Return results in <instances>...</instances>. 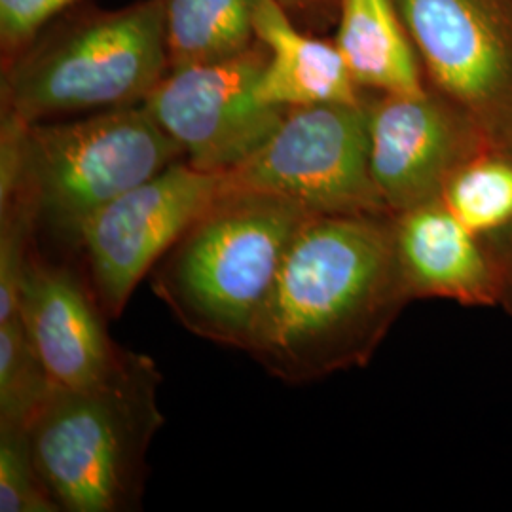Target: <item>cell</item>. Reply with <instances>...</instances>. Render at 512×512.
I'll use <instances>...</instances> for the list:
<instances>
[{
    "label": "cell",
    "mask_w": 512,
    "mask_h": 512,
    "mask_svg": "<svg viewBox=\"0 0 512 512\" xmlns=\"http://www.w3.org/2000/svg\"><path fill=\"white\" fill-rule=\"evenodd\" d=\"M412 300L393 215H311L294 236L245 351L287 384L361 368Z\"/></svg>",
    "instance_id": "obj_1"
},
{
    "label": "cell",
    "mask_w": 512,
    "mask_h": 512,
    "mask_svg": "<svg viewBox=\"0 0 512 512\" xmlns=\"http://www.w3.org/2000/svg\"><path fill=\"white\" fill-rule=\"evenodd\" d=\"M310 217L277 196L224 190L156 264L152 291L184 329L245 351L294 236Z\"/></svg>",
    "instance_id": "obj_2"
},
{
    "label": "cell",
    "mask_w": 512,
    "mask_h": 512,
    "mask_svg": "<svg viewBox=\"0 0 512 512\" xmlns=\"http://www.w3.org/2000/svg\"><path fill=\"white\" fill-rule=\"evenodd\" d=\"M160 382L150 357L126 351L101 384L55 387L29 437L38 469L61 511L139 509L148 446L164 425Z\"/></svg>",
    "instance_id": "obj_3"
},
{
    "label": "cell",
    "mask_w": 512,
    "mask_h": 512,
    "mask_svg": "<svg viewBox=\"0 0 512 512\" xmlns=\"http://www.w3.org/2000/svg\"><path fill=\"white\" fill-rule=\"evenodd\" d=\"M167 71L162 0L69 10L2 67V110L35 124L143 105Z\"/></svg>",
    "instance_id": "obj_4"
},
{
    "label": "cell",
    "mask_w": 512,
    "mask_h": 512,
    "mask_svg": "<svg viewBox=\"0 0 512 512\" xmlns=\"http://www.w3.org/2000/svg\"><path fill=\"white\" fill-rule=\"evenodd\" d=\"M184 160L145 105L99 110L27 128L25 190L38 213L76 243L97 211Z\"/></svg>",
    "instance_id": "obj_5"
},
{
    "label": "cell",
    "mask_w": 512,
    "mask_h": 512,
    "mask_svg": "<svg viewBox=\"0 0 512 512\" xmlns=\"http://www.w3.org/2000/svg\"><path fill=\"white\" fill-rule=\"evenodd\" d=\"M368 150L365 103L289 109L249 160L224 173L226 190L277 196L310 215L389 217Z\"/></svg>",
    "instance_id": "obj_6"
},
{
    "label": "cell",
    "mask_w": 512,
    "mask_h": 512,
    "mask_svg": "<svg viewBox=\"0 0 512 512\" xmlns=\"http://www.w3.org/2000/svg\"><path fill=\"white\" fill-rule=\"evenodd\" d=\"M266 61L268 50L256 42L222 61L169 69L143 105L183 148L188 164L228 173L249 160L287 114L258 95Z\"/></svg>",
    "instance_id": "obj_7"
},
{
    "label": "cell",
    "mask_w": 512,
    "mask_h": 512,
    "mask_svg": "<svg viewBox=\"0 0 512 512\" xmlns=\"http://www.w3.org/2000/svg\"><path fill=\"white\" fill-rule=\"evenodd\" d=\"M224 190V173L179 160L86 220L76 245L88 256L101 310L109 317L126 310L143 277Z\"/></svg>",
    "instance_id": "obj_8"
},
{
    "label": "cell",
    "mask_w": 512,
    "mask_h": 512,
    "mask_svg": "<svg viewBox=\"0 0 512 512\" xmlns=\"http://www.w3.org/2000/svg\"><path fill=\"white\" fill-rule=\"evenodd\" d=\"M435 86L475 124L492 152L512 139V67L478 0H395Z\"/></svg>",
    "instance_id": "obj_9"
},
{
    "label": "cell",
    "mask_w": 512,
    "mask_h": 512,
    "mask_svg": "<svg viewBox=\"0 0 512 512\" xmlns=\"http://www.w3.org/2000/svg\"><path fill=\"white\" fill-rule=\"evenodd\" d=\"M370 173L391 215L440 200L459 167L492 152L475 124L429 93L368 105Z\"/></svg>",
    "instance_id": "obj_10"
},
{
    "label": "cell",
    "mask_w": 512,
    "mask_h": 512,
    "mask_svg": "<svg viewBox=\"0 0 512 512\" xmlns=\"http://www.w3.org/2000/svg\"><path fill=\"white\" fill-rule=\"evenodd\" d=\"M18 317L57 387L101 384L124 359L80 281L37 255L19 291Z\"/></svg>",
    "instance_id": "obj_11"
},
{
    "label": "cell",
    "mask_w": 512,
    "mask_h": 512,
    "mask_svg": "<svg viewBox=\"0 0 512 512\" xmlns=\"http://www.w3.org/2000/svg\"><path fill=\"white\" fill-rule=\"evenodd\" d=\"M399 266L414 300L440 298L465 308H497L488 255L442 200L393 215Z\"/></svg>",
    "instance_id": "obj_12"
},
{
    "label": "cell",
    "mask_w": 512,
    "mask_h": 512,
    "mask_svg": "<svg viewBox=\"0 0 512 512\" xmlns=\"http://www.w3.org/2000/svg\"><path fill=\"white\" fill-rule=\"evenodd\" d=\"M256 38L268 50L258 82L262 101L285 110L363 103L338 46L300 29L277 0H262Z\"/></svg>",
    "instance_id": "obj_13"
},
{
    "label": "cell",
    "mask_w": 512,
    "mask_h": 512,
    "mask_svg": "<svg viewBox=\"0 0 512 512\" xmlns=\"http://www.w3.org/2000/svg\"><path fill=\"white\" fill-rule=\"evenodd\" d=\"M334 44L359 88L382 95L425 92L414 44L395 0H340Z\"/></svg>",
    "instance_id": "obj_14"
},
{
    "label": "cell",
    "mask_w": 512,
    "mask_h": 512,
    "mask_svg": "<svg viewBox=\"0 0 512 512\" xmlns=\"http://www.w3.org/2000/svg\"><path fill=\"white\" fill-rule=\"evenodd\" d=\"M262 0H162L169 69L243 54L256 38Z\"/></svg>",
    "instance_id": "obj_15"
},
{
    "label": "cell",
    "mask_w": 512,
    "mask_h": 512,
    "mask_svg": "<svg viewBox=\"0 0 512 512\" xmlns=\"http://www.w3.org/2000/svg\"><path fill=\"white\" fill-rule=\"evenodd\" d=\"M18 315L0 323V427L29 431L55 391Z\"/></svg>",
    "instance_id": "obj_16"
},
{
    "label": "cell",
    "mask_w": 512,
    "mask_h": 512,
    "mask_svg": "<svg viewBox=\"0 0 512 512\" xmlns=\"http://www.w3.org/2000/svg\"><path fill=\"white\" fill-rule=\"evenodd\" d=\"M440 200L476 236L507 226L512 220V158L495 152L476 156L459 167Z\"/></svg>",
    "instance_id": "obj_17"
},
{
    "label": "cell",
    "mask_w": 512,
    "mask_h": 512,
    "mask_svg": "<svg viewBox=\"0 0 512 512\" xmlns=\"http://www.w3.org/2000/svg\"><path fill=\"white\" fill-rule=\"evenodd\" d=\"M37 228V209L25 188L0 203V323L18 315L19 291L35 255L31 245Z\"/></svg>",
    "instance_id": "obj_18"
},
{
    "label": "cell",
    "mask_w": 512,
    "mask_h": 512,
    "mask_svg": "<svg viewBox=\"0 0 512 512\" xmlns=\"http://www.w3.org/2000/svg\"><path fill=\"white\" fill-rule=\"evenodd\" d=\"M0 511H61L38 469L29 431L0 427Z\"/></svg>",
    "instance_id": "obj_19"
},
{
    "label": "cell",
    "mask_w": 512,
    "mask_h": 512,
    "mask_svg": "<svg viewBox=\"0 0 512 512\" xmlns=\"http://www.w3.org/2000/svg\"><path fill=\"white\" fill-rule=\"evenodd\" d=\"M80 0H0V57L2 67L25 52L38 35L48 29Z\"/></svg>",
    "instance_id": "obj_20"
},
{
    "label": "cell",
    "mask_w": 512,
    "mask_h": 512,
    "mask_svg": "<svg viewBox=\"0 0 512 512\" xmlns=\"http://www.w3.org/2000/svg\"><path fill=\"white\" fill-rule=\"evenodd\" d=\"M478 238L494 272L497 308L512 317V220L492 234Z\"/></svg>",
    "instance_id": "obj_21"
},
{
    "label": "cell",
    "mask_w": 512,
    "mask_h": 512,
    "mask_svg": "<svg viewBox=\"0 0 512 512\" xmlns=\"http://www.w3.org/2000/svg\"><path fill=\"white\" fill-rule=\"evenodd\" d=\"M294 23L313 33L340 14V0H277Z\"/></svg>",
    "instance_id": "obj_22"
}]
</instances>
